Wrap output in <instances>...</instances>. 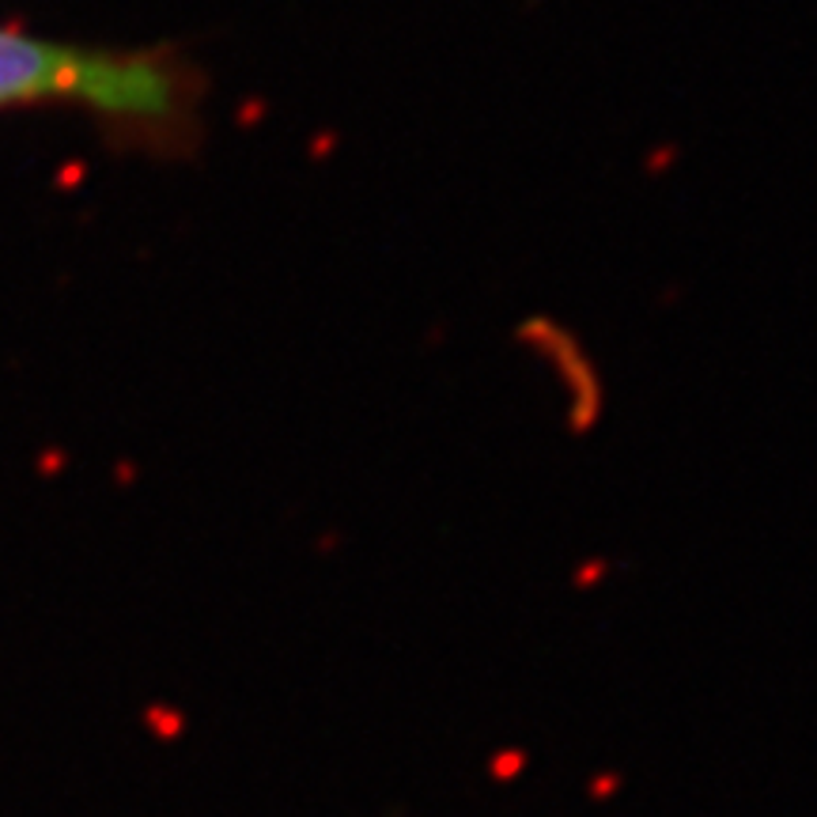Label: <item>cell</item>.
I'll use <instances>...</instances> for the list:
<instances>
[{"label":"cell","mask_w":817,"mask_h":817,"mask_svg":"<svg viewBox=\"0 0 817 817\" xmlns=\"http://www.w3.org/2000/svg\"><path fill=\"white\" fill-rule=\"evenodd\" d=\"M204 76L179 50H110L0 26V110H84L121 145L185 152L201 137Z\"/></svg>","instance_id":"obj_1"}]
</instances>
